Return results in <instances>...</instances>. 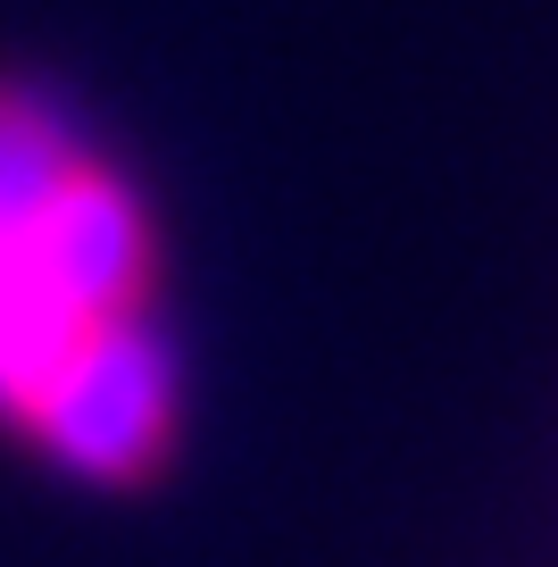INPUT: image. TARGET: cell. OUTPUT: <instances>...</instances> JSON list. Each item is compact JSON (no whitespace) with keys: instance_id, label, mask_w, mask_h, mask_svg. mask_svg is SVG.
<instances>
[{"instance_id":"obj_1","label":"cell","mask_w":558,"mask_h":567,"mask_svg":"<svg viewBox=\"0 0 558 567\" xmlns=\"http://www.w3.org/2000/svg\"><path fill=\"white\" fill-rule=\"evenodd\" d=\"M0 425L101 493L158 484L184 443L151 209L18 75H0Z\"/></svg>"}]
</instances>
